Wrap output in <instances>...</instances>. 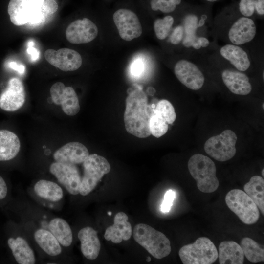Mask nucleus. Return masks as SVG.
<instances>
[{"instance_id":"nucleus-1","label":"nucleus","mask_w":264,"mask_h":264,"mask_svg":"<svg viewBox=\"0 0 264 264\" xmlns=\"http://www.w3.org/2000/svg\"><path fill=\"white\" fill-rule=\"evenodd\" d=\"M21 220L39 262L56 264L65 262L66 251L51 232L30 220Z\"/></svg>"},{"instance_id":"nucleus-2","label":"nucleus","mask_w":264,"mask_h":264,"mask_svg":"<svg viewBox=\"0 0 264 264\" xmlns=\"http://www.w3.org/2000/svg\"><path fill=\"white\" fill-rule=\"evenodd\" d=\"M146 94L140 89L129 93L126 99L124 114L125 127L127 132L139 138L151 135L149 121L151 117Z\"/></svg>"},{"instance_id":"nucleus-3","label":"nucleus","mask_w":264,"mask_h":264,"mask_svg":"<svg viewBox=\"0 0 264 264\" xmlns=\"http://www.w3.org/2000/svg\"><path fill=\"white\" fill-rule=\"evenodd\" d=\"M64 190L54 180L41 178L28 188L27 193L40 206L49 210L60 211L63 204Z\"/></svg>"},{"instance_id":"nucleus-4","label":"nucleus","mask_w":264,"mask_h":264,"mask_svg":"<svg viewBox=\"0 0 264 264\" xmlns=\"http://www.w3.org/2000/svg\"><path fill=\"white\" fill-rule=\"evenodd\" d=\"M188 168L201 192L212 193L218 189L219 181L216 175V166L209 157L201 154H194L188 162Z\"/></svg>"},{"instance_id":"nucleus-5","label":"nucleus","mask_w":264,"mask_h":264,"mask_svg":"<svg viewBox=\"0 0 264 264\" xmlns=\"http://www.w3.org/2000/svg\"><path fill=\"white\" fill-rule=\"evenodd\" d=\"M133 237L155 258H163L171 251V243L166 236L147 224H137L133 229Z\"/></svg>"},{"instance_id":"nucleus-6","label":"nucleus","mask_w":264,"mask_h":264,"mask_svg":"<svg viewBox=\"0 0 264 264\" xmlns=\"http://www.w3.org/2000/svg\"><path fill=\"white\" fill-rule=\"evenodd\" d=\"M83 173L79 187V194L85 196L96 187L104 175L110 170L107 160L96 154H89L82 164Z\"/></svg>"},{"instance_id":"nucleus-7","label":"nucleus","mask_w":264,"mask_h":264,"mask_svg":"<svg viewBox=\"0 0 264 264\" xmlns=\"http://www.w3.org/2000/svg\"><path fill=\"white\" fill-rule=\"evenodd\" d=\"M44 0H10L7 11L11 22L15 25L40 24L42 8Z\"/></svg>"},{"instance_id":"nucleus-8","label":"nucleus","mask_w":264,"mask_h":264,"mask_svg":"<svg viewBox=\"0 0 264 264\" xmlns=\"http://www.w3.org/2000/svg\"><path fill=\"white\" fill-rule=\"evenodd\" d=\"M184 264H211L218 257L214 244L206 237H200L192 244L182 247L178 252Z\"/></svg>"},{"instance_id":"nucleus-9","label":"nucleus","mask_w":264,"mask_h":264,"mask_svg":"<svg viewBox=\"0 0 264 264\" xmlns=\"http://www.w3.org/2000/svg\"><path fill=\"white\" fill-rule=\"evenodd\" d=\"M225 202L228 207L246 224H252L259 220L260 213L253 200L240 189H233L226 195Z\"/></svg>"},{"instance_id":"nucleus-10","label":"nucleus","mask_w":264,"mask_h":264,"mask_svg":"<svg viewBox=\"0 0 264 264\" xmlns=\"http://www.w3.org/2000/svg\"><path fill=\"white\" fill-rule=\"evenodd\" d=\"M7 239L8 246L15 261L18 264H35L39 262L38 256L24 229L20 224Z\"/></svg>"},{"instance_id":"nucleus-11","label":"nucleus","mask_w":264,"mask_h":264,"mask_svg":"<svg viewBox=\"0 0 264 264\" xmlns=\"http://www.w3.org/2000/svg\"><path fill=\"white\" fill-rule=\"evenodd\" d=\"M237 137L230 130L209 138L204 146L205 152L215 160L224 162L232 158L236 154Z\"/></svg>"},{"instance_id":"nucleus-12","label":"nucleus","mask_w":264,"mask_h":264,"mask_svg":"<svg viewBox=\"0 0 264 264\" xmlns=\"http://www.w3.org/2000/svg\"><path fill=\"white\" fill-rule=\"evenodd\" d=\"M48 171L69 195H79L82 176L77 165L54 161L49 165Z\"/></svg>"},{"instance_id":"nucleus-13","label":"nucleus","mask_w":264,"mask_h":264,"mask_svg":"<svg viewBox=\"0 0 264 264\" xmlns=\"http://www.w3.org/2000/svg\"><path fill=\"white\" fill-rule=\"evenodd\" d=\"M113 20L120 37L130 41L141 36L142 26L137 15L127 8H120L113 14Z\"/></svg>"},{"instance_id":"nucleus-14","label":"nucleus","mask_w":264,"mask_h":264,"mask_svg":"<svg viewBox=\"0 0 264 264\" xmlns=\"http://www.w3.org/2000/svg\"><path fill=\"white\" fill-rule=\"evenodd\" d=\"M50 92L52 102L61 105L65 113L69 116L77 114L80 109L77 95L71 87H66L60 82L54 83L51 87Z\"/></svg>"},{"instance_id":"nucleus-15","label":"nucleus","mask_w":264,"mask_h":264,"mask_svg":"<svg viewBox=\"0 0 264 264\" xmlns=\"http://www.w3.org/2000/svg\"><path fill=\"white\" fill-rule=\"evenodd\" d=\"M44 57L50 64L64 71L76 70L82 63L80 54L67 48H60L57 51L48 49L44 53Z\"/></svg>"},{"instance_id":"nucleus-16","label":"nucleus","mask_w":264,"mask_h":264,"mask_svg":"<svg viewBox=\"0 0 264 264\" xmlns=\"http://www.w3.org/2000/svg\"><path fill=\"white\" fill-rule=\"evenodd\" d=\"M98 32L96 24L90 20L84 18L69 24L66 31V36L68 41L72 44H85L93 40Z\"/></svg>"},{"instance_id":"nucleus-17","label":"nucleus","mask_w":264,"mask_h":264,"mask_svg":"<svg viewBox=\"0 0 264 264\" xmlns=\"http://www.w3.org/2000/svg\"><path fill=\"white\" fill-rule=\"evenodd\" d=\"M25 92L22 82L17 78L10 79L6 89L0 96V107L7 111H14L23 105Z\"/></svg>"},{"instance_id":"nucleus-18","label":"nucleus","mask_w":264,"mask_h":264,"mask_svg":"<svg viewBox=\"0 0 264 264\" xmlns=\"http://www.w3.org/2000/svg\"><path fill=\"white\" fill-rule=\"evenodd\" d=\"M174 72L178 80L191 89H199L204 84V77L202 72L188 61L181 60L177 62Z\"/></svg>"},{"instance_id":"nucleus-19","label":"nucleus","mask_w":264,"mask_h":264,"mask_svg":"<svg viewBox=\"0 0 264 264\" xmlns=\"http://www.w3.org/2000/svg\"><path fill=\"white\" fill-rule=\"evenodd\" d=\"M89 154L88 149L83 144L72 142L57 150L53 158L56 162L78 165L82 164Z\"/></svg>"},{"instance_id":"nucleus-20","label":"nucleus","mask_w":264,"mask_h":264,"mask_svg":"<svg viewBox=\"0 0 264 264\" xmlns=\"http://www.w3.org/2000/svg\"><path fill=\"white\" fill-rule=\"evenodd\" d=\"M77 237L80 242L81 252L89 260L96 259L99 254L101 244L97 232L90 226H86L79 230Z\"/></svg>"},{"instance_id":"nucleus-21","label":"nucleus","mask_w":264,"mask_h":264,"mask_svg":"<svg viewBox=\"0 0 264 264\" xmlns=\"http://www.w3.org/2000/svg\"><path fill=\"white\" fill-rule=\"evenodd\" d=\"M128 220V217L125 213H117L114 218L113 224L108 227L105 231V239L114 243H120L122 240H129L132 234V229Z\"/></svg>"},{"instance_id":"nucleus-22","label":"nucleus","mask_w":264,"mask_h":264,"mask_svg":"<svg viewBox=\"0 0 264 264\" xmlns=\"http://www.w3.org/2000/svg\"><path fill=\"white\" fill-rule=\"evenodd\" d=\"M256 34L254 21L248 18L239 19L229 30L228 37L234 44L240 45L251 41Z\"/></svg>"},{"instance_id":"nucleus-23","label":"nucleus","mask_w":264,"mask_h":264,"mask_svg":"<svg viewBox=\"0 0 264 264\" xmlns=\"http://www.w3.org/2000/svg\"><path fill=\"white\" fill-rule=\"evenodd\" d=\"M222 79L225 86L234 94L246 95L251 91L249 78L243 73L226 69L222 73Z\"/></svg>"},{"instance_id":"nucleus-24","label":"nucleus","mask_w":264,"mask_h":264,"mask_svg":"<svg viewBox=\"0 0 264 264\" xmlns=\"http://www.w3.org/2000/svg\"><path fill=\"white\" fill-rule=\"evenodd\" d=\"M20 147L19 139L14 133L6 130H0V161L14 159Z\"/></svg>"},{"instance_id":"nucleus-25","label":"nucleus","mask_w":264,"mask_h":264,"mask_svg":"<svg viewBox=\"0 0 264 264\" xmlns=\"http://www.w3.org/2000/svg\"><path fill=\"white\" fill-rule=\"evenodd\" d=\"M218 257L220 264H242L244 261L241 246L233 241H224L220 244Z\"/></svg>"},{"instance_id":"nucleus-26","label":"nucleus","mask_w":264,"mask_h":264,"mask_svg":"<svg viewBox=\"0 0 264 264\" xmlns=\"http://www.w3.org/2000/svg\"><path fill=\"white\" fill-rule=\"evenodd\" d=\"M220 53L240 71H244L250 66V62L247 53L238 46L226 44L220 49Z\"/></svg>"},{"instance_id":"nucleus-27","label":"nucleus","mask_w":264,"mask_h":264,"mask_svg":"<svg viewBox=\"0 0 264 264\" xmlns=\"http://www.w3.org/2000/svg\"><path fill=\"white\" fill-rule=\"evenodd\" d=\"M244 192L253 200L264 215V180L259 176H253L243 187Z\"/></svg>"},{"instance_id":"nucleus-28","label":"nucleus","mask_w":264,"mask_h":264,"mask_svg":"<svg viewBox=\"0 0 264 264\" xmlns=\"http://www.w3.org/2000/svg\"><path fill=\"white\" fill-rule=\"evenodd\" d=\"M51 232L65 251L72 245L73 241L72 230L68 223L63 218L59 217Z\"/></svg>"},{"instance_id":"nucleus-29","label":"nucleus","mask_w":264,"mask_h":264,"mask_svg":"<svg viewBox=\"0 0 264 264\" xmlns=\"http://www.w3.org/2000/svg\"><path fill=\"white\" fill-rule=\"evenodd\" d=\"M240 246L244 256L252 263L264 261V250L259 244L253 239L245 237L241 242Z\"/></svg>"},{"instance_id":"nucleus-30","label":"nucleus","mask_w":264,"mask_h":264,"mask_svg":"<svg viewBox=\"0 0 264 264\" xmlns=\"http://www.w3.org/2000/svg\"><path fill=\"white\" fill-rule=\"evenodd\" d=\"M154 113L161 116L168 124H172L176 120V114L172 104L168 100L159 101L154 110Z\"/></svg>"},{"instance_id":"nucleus-31","label":"nucleus","mask_w":264,"mask_h":264,"mask_svg":"<svg viewBox=\"0 0 264 264\" xmlns=\"http://www.w3.org/2000/svg\"><path fill=\"white\" fill-rule=\"evenodd\" d=\"M168 124L161 116L154 112L151 116L149 128L151 134L156 138L164 135L168 129Z\"/></svg>"},{"instance_id":"nucleus-32","label":"nucleus","mask_w":264,"mask_h":264,"mask_svg":"<svg viewBox=\"0 0 264 264\" xmlns=\"http://www.w3.org/2000/svg\"><path fill=\"white\" fill-rule=\"evenodd\" d=\"M174 22L171 16H166L163 19H157L154 22V29L157 38L160 40L165 39L168 35Z\"/></svg>"},{"instance_id":"nucleus-33","label":"nucleus","mask_w":264,"mask_h":264,"mask_svg":"<svg viewBox=\"0 0 264 264\" xmlns=\"http://www.w3.org/2000/svg\"><path fill=\"white\" fill-rule=\"evenodd\" d=\"M57 9L58 4L55 0H44L42 8V24L44 23Z\"/></svg>"},{"instance_id":"nucleus-34","label":"nucleus","mask_w":264,"mask_h":264,"mask_svg":"<svg viewBox=\"0 0 264 264\" xmlns=\"http://www.w3.org/2000/svg\"><path fill=\"white\" fill-rule=\"evenodd\" d=\"M181 3V0H163L151 7L154 11L160 10L163 13H170L174 11L176 5Z\"/></svg>"},{"instance_id":"nucleus-35","label":"nucleus","mask_w":264,"mask_h":264,"mask_svg":"<svg viewBox=\"0 0 264 264\" xmlns=\"http://www.w3.org/2000/svg\"><path fill=\"white\" fill-rule=\"evenodd\" d=\"M258 0H241L239 9L241 13L246 17L253 15L255 5Z\"/></svg>"},{"instance_id":"nucleus-36","label":"nucleus","mask_w":264,"mask_h":264,"mask_svg":"<svg viewBox=\"0 0 264 264\" xmlns=\"http://www.w3.org/2000/svg\"><path fill=\"white\" fill-rule=\"evenodd\" d=\"M145 68L144 60L141 57H137L132 61L130 67V72L132 76L139 77L143 73Z\"/></svg>"},{"instance_id":"nucleus-37","label":"nucleus","mask_w":264,"mask_h":264,"mask_svg":"<svg viewBox=\"0 0 264 264\" xmlns=\"http://www.w3.org/2000/svg\"><path fill=\"white\" fill-rule=\"evenodd\" d=\"M198 25V18L193 15L188 16L185 20L184 28L185 36L194 35Z\"/></svg>"},{"instance_id":"nucleus-38","label":"nucleus","mask_w":264,"mask_h":264,"mask_svg":"<svg viewBox=\"0 0 264 264\" xmlns=\"http://www.w3.org/2000/svg\"><path fill=\"white\" fill-rule=\"evenodd\" d=\"M176 197V192L172 190H168L164 195V200L161 205V211L167 212L170 210L173 201Z\"/></svg>"},{"instance_id":"nucleus-39","label":"nucleus","mask_w":264,"mask_h":264,"mask_svg":"<svg viewBox=\"0 0 264 264\" xmlns=\"http://www.w3.org/2000/svg\"><path fill=\"white\" fill-rule=\"evenodd\" d=\"M183 44L186 47L192 46L196 49H198L201 47L199 37H197L196 35L185 36L183 41Z\"/></svg>"},{"instance_id":"nucleus-40","label":"nucleus","mask_w":264,"mask_h":264,"mask_svg":"<svg viewBox=\"0 0 264 264\" xmlns=\"http://www.w3.org/2000/svg\"><path fill=\"white\" fill-rule=\"evenodd\" d=\"M183 35V27L182 26L176 27L170 36V42L174 44H178L182 40Z\"/></svg>"},{"instance_id":"nucleus-41","label":"nucleus","mask_w":264,"mask_h":264,"mask_svg":"<svg viewBox=\"0 0 264 264\" xmlns=\"http://www.w3.org/2000/svg\"><path fill=\"white\" fill-rule=\"evenodd\" d=\"M34 42L30 41L28 42L27 52L30 56V59L32 61L37 60L39 57V51L34 47Z\"/></svg>"},{"instance_id":"nucleus-42","label":"nucleus","mask_w":264,"mask_h":264,"mask_svg":"<svg viewBox=\"0 0 264 264\" xmlns=\"http://www.w3.org/2000/svg\"><path fill=\"white\" fill-rule=\"evenodd\" d=\"M8 193V188L5 180L0 175V200L6 198Z\"/></svg>"},{"instance_id":"nucleus-43","label":"nucleus","mask_w":264,"mask_h":264,"mask_svg":"<svg viewBox=\"0 0 264 264\" xmlns=\"http://www.w3.org/2000/svg\"><path fill=\"white\" fill-rule=\"evenodd\" d=\"M9 66L14 70L18 71L20 73H23L25 71V67L22 65H18L15 62L9 63Z\"/></svg>"},{"instance_id":"nucleus-44","label":"nucleus","mask_w":264,"mask_h":264,"mask_svg":"<svg viewBox=\"0 0 264 264\" xmlns=\"http://www.w3.org/2000/svg\"><path fill=\"white\" fill-rule=\"evenodd\" d=\"M255 8L258 14L263 15L264 13V0H258Z\"/></svg>"},{"instance_id":"nucleus-45","label":"nucleus","mask_w":264,"mask_h":264,"mask_svg":"<svg viewBox=\"0 0 264 264\" xmlns=\"http://www.w3.org/2000/svg\"><path fill=\"white\" fill-rule=\"evenodd\" d=\"M199 42L201 47H207L209 44L208 40L204 37H199Z\"/></svg>"},{"instance_id":"nucleus-46","label":"nucleus","mask_w":264,"mask_h":264,"mask_svg":"<svg viewBox=\"0 0 264 264\" xmlns=\"http://www.w3.org/2000/svg\"><path fill=\"white\" fill-rule=\"evenodd\" d=\"M163 0H151L150 1V6L151 7L153 6L154 5L157 3L160 2Z\"/></svg>"},{"instance_id":"nucleus-47","label":"nucleus","mask_w":264,"mask_h":264,"mask_svg":"<svg viewBox=\"0 0 264 264\" xmlns=\"http://www.w3.org/2000/svg\"><path fill=\"white\" fill-rule=\"evenodd\" d=\"M262 175L264 177V169H263V170L262 171Z\"/></svg>"},{"instance_id":"nucleus-48","label":"nucleus","mask_w":264,"mask_h":264,"mask_svg":"<svg viewBox=\"0 0 264 264\" xmlns=\"http://www.w3.org/2000/svg\"><path fill=\"white\" fill-rule=\"evenodd\" d=\"M208 1H210V2H213V1H217V0H206Z\"/></svg>"},{"instance_id":"nucleus-49","label":"nucleus","mask_w":264,"mask_h":264,"mask_svg":"<svg viewBox=\"0 0 264 264\" xmlns=\"http://www.w3.org/2000/svg\"><path fill=\"white\" fill-rule=\"evenodd\" d=\"M150 261H151V258L150 257H148V258H147V261L149 262Z\"/></svg>"},{"instance_id":"nucleus-50","label":"nucleus","mask_w":264,"mask_h":264,"mask_svg":"<svg viewBox=\"0 0 264 264\" xmlns=\"http://www.w3.org/2000/svg\"><path fill=\"white\" fill-rule=\"evenodd\" d=\"M108 214H109V215L110 216L111 214V213L110 212H108Z\"/></svg>"},{"instance_id":"nucleus-51","label":"nucleus","mask_w":264,"mask_h":264,"mask_svg":"<svg viewBox=\"0 0 264 264\" xmlns=\"http://www.w3.org/2000/svg\"><path fill=\"white\" fill-rule=\"evenodd\" d=\"M262 106H263V109L264 110V103H263Z\"/></svg>"}]
</instances>
